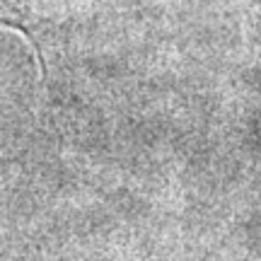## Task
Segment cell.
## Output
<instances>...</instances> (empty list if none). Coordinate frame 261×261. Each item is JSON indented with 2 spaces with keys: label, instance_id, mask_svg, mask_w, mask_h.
Here are the masks:
<instances>
[{
  "label": "cell",
  "instance_id": "1",
  "mask_svg": "<svg viewBox=\"0 0 261 261\" xmlns=\"http://www.w3.org/2000/svg\"><path fill=\"white\" fill-rule=\"evenodd\" d=\"M19 10L15 8V3L12 0H0V24H10V27H15V29H22L24 32V24L19 22V15H17Z\"/></svg>",
  "mask_w": 261,
  "mask_h": 261
}]
</instances>
